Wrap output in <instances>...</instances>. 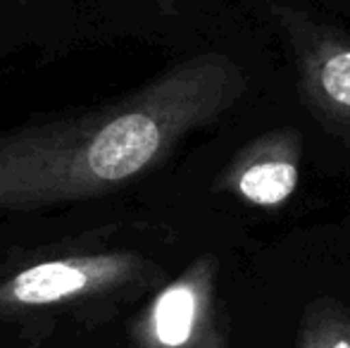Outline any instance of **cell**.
<instances>
[{
    "instance_id": "cell-4",
    "label": "cell",
    "mask_w": 350,
    "mask_h": 348,
    "mask_svg": "<svg viewBox=\"0 0 350 348\" xmlns=\"http://www.w3.org/2000/svg\"><path fill=\"white\" fill-rule=\"evenodd\" d=\"M303 131L279 126L239 148L217 181V191L234 193L262 210H277L295 193L303 160Z\"/></svg>"
},
{
    "instance_id": "cell-2",
    "label": "cell",
    "mask_w": 350,
    "mask_h": 348,
    "mask_svg": "<svg viewBox=\"0 0 350 348\" xmlns=\"http://www.w3.org/2000/svg\"><path fill=\"white\" fill-rule=\"evenodd\" d=\"M293 55L298 91L314 122L350 146V34L284 0H258Z\"/></svg>"
},
{
    "instance_id": "cell-5",
    "label": "cell",
    "mask_w": 350,
    "mask_h": 348,
    "mask_svg": "<svg viewBox=\"0 0 350 348\" xmlns=\"http://www.w3.org/2000/svg\"><path fill=\"white\" fill-rule=\"evenodd\" d=\"M122 269L124 263L117 258L41 263L12 279L10 296L24 306H46V303H55L79 291H86L98 279H115Z\"/></svg>"
},
{
    "instance_id": "cell-1",
    "label": "cell",
    "mask_w": 350,
    "mask_h": 348,
    "mask_svg": "<svg viewBox=\"0 0 350 348\" xmlns=\"http://www.w3.org/2000/svg\"><path fill=\"white\" fill-rule=\"evenodd\" d=\"M248 91L224 53L181 62L122 110L88 122L60 146L48 134L0 146V208L93 193L146 172L189 131L224 117Z\"/></svg>"
},
{
    "instance_id": "cell-3",
    "label": "cell",
    "mask_w": 350,
    "mask_h": 348,
    "mask_svg": "<svg viewBox=\"0 0 350 348\" xmlns=\"http://www.w3.org/2000/svg\"><path fill=\"white\" fill-rule=\"evenodd\" d=\"M146 348H226L217 306V260L203 258L152 301Z\"/></svg>"
},
{
    "instance_id": "cell-6",
    "label": "cell",
    "mask_w": 350,
    "mask_h": 348,
    "mask_svg": "<svg viewBox=\"0 0 350 348\" xmlns=\"http://www.w3.org/2000/svg\"><path fill=\"white\" fill-rule=\"evenodd\" d=\"M298 348H350V308L334 298H314L298 327Z\"/></svg>"
}]
</instances>
